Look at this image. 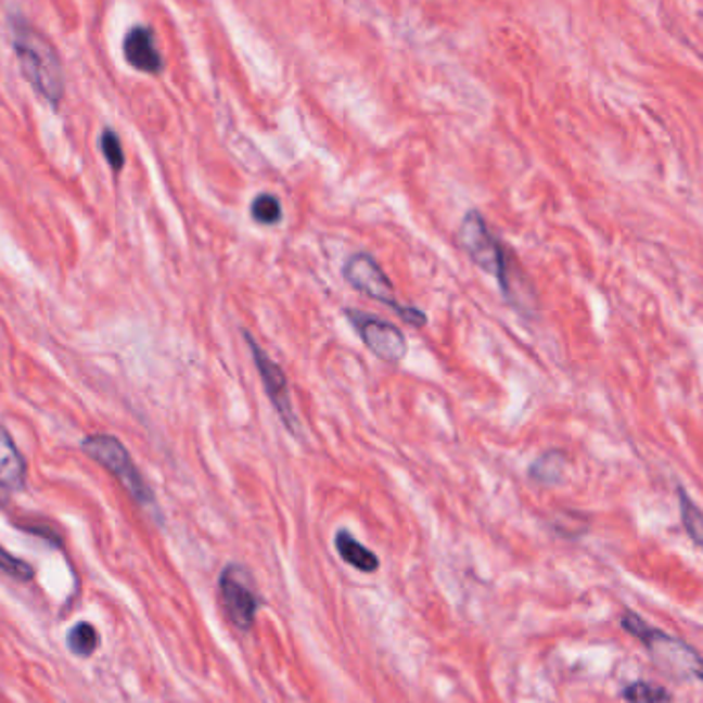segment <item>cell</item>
I'll return each mask as SVG.
<instances>
[{
  "label": "cell",
  "instance_id": "1",
  "mask_svg": "<svg viewBox=\"0 0 703 703\" xmlns=\"http://www.w3.org/2000/svg\"><path fill=\"white\" fill-rule=\"evenodd\" d=\"M11 34L23 75L41 98L59 107L64 98V73L56 48L21 17L11 20Z\"/></svg>",
  "mask_w": 703,
  "mask_h": 703
},
{
  "label": "cell",
  "instance_id": "2",
  "mask_svg": "<svg viewBox=\"0 0 703 703\" xmlns=\"http://www.w3.org/2000/svg\"><path fill=\"white\" fill-rule=\"evenodd\" d=\"M622 627L646 646V650L652 654V661L664 675L677 681L698 679L703 683V659L693 646L646 624L640 615L629 609L622 615Z\"/></svg>",
  "mask_w": 703,
  "mask_h": 703
},
{
  "label": "cell",
  "instance_id": "3",
  "mask_svg": "<svg viewBox=\"0 0 703 703\" xmlns=\"http://www.w3.org/2000/svg\"><path fill=\"white\" fill-rule=\"evenodd\" d=\"M342 276L354 291L387 305L391 311L395 312L397 317H401V321L411 328H424L429 323L426 312L420 311L418 307H406L397 301L389 276L379 266V261L371 254L360 252V254L350 255L342 268Z\"/></svg>",
  "mask_w": 703,
  "mask_h": 703
},
{
  "label": "cell",
  "instance_id": "4",
  "mask_svg": "<svg viewBox=\"0 0 703 703\" xmlns=\"http://www.w3.org/2000/svg\"><path fill=\"white\" fill-rule=\"evenodd\" d=\"M82 450L91 459H95L98 463L107 469L110 473H114L119 480V484L135 498V502H138L144 510L153 512L155 519L161 521V510L156 507L153 489L146 486L144 477L140 475L135 461L128 455V450L117 438L107 436V434H93V436L82 440Z\"/></svg>",
  "mask_w": 703,
  "mask_h": 703
},
{
  "label": "cell",
  "instance_id": "5",
  "mask_svg": "<svg viewBox=\"0 0 703 703\" xmlns=\"http://www.w3.org/2000/svg\"><path fill=\"white\" fill-rule=\"evenodd\" d=\"M218 601L227 619L241 631H250L259 611V597L252 574L239 564H229L218 576Z\"/></svg>",
  "mask_w": 703,
  "mask_h": 703
},
{
  "label": "cell",
  "instance_id": "6",
  "mask_svg": "<svg viewBox=\"0 0 703 703\" xmlns=\"http://www.w3.org/2000/svg\"><path fill=\"white\" fill-rule=\"evenodd\" d=\"M459 243L469 255V259L484 272L491 273L498 282L507 272L510 252L489 233L486 218L480 210H469L459 227Z\"/></svg>",
  "mask_w": 703,
  "mask_h": 703
},
{
  "label": "cell",
  "instance_id": "7",
  "mask_svg": "<svg viewBox=\"0 0 703 703\" xmlns=\"http://www.w3.org/2000/svg\"><path fill=\"white\" fill-rule=\"evenodd\" d=\"M352 328L358 332L362 344L383 362L399 365L408 354V340L395 323L385 321L376 315L358 311V309H344Z\"/></svg>",
  "mask_w": 703,
  "mask_h": 703
},
{
  "label": "cell",
  "instance_id": "8",
  "mask_svg": "<svg viewBox=\"0 0 703 703\" xmlns=\"http://www.w3.org/2000/svg\"><path fill=\"white\" fill-rule=\"evenodd\" d=\"M243 335H245V342H247V346L252 350L255 367H257L259 379L264 383V391H266V395H268L273 410L280 416L284 429L291 430V434L296 436L301 432V424H298V418L294 413L291 387H289L286 374L273 362L272 358L266 352L259 348V344L255 342L252 333L243 332Z\"/></svg>",
  "mask_w": 703,
  "mask_h": 703
},
{
  "label": "cell",
  "instance_id": "9",
  "mask_svg": "<svg viewBox=\"0 0 703 703\" xmlns=\"http://www.w3.org/2000/svg\"><path fill=\"white\" fill-rule=\"evenodd\" d=\"M124 56L140 73L156 75L163 68V59L156 52L155 39L149 27H132L124 38Z\"/></svg>",
  "mask_w": 703,
  "mask_h": 703
},
{
  "label": "cell",
  "instance_id": "10",
  "mask_svg": "<svg viewBox=\"0 0 703 703\" xmlns=\"http://www.w3.org/2000/svg\"><path fill=\"white\" fill-rule=\"evenodd\" d=\"M27 480V465L9 432L0 429V488L21 489Z\"/></svg>",
  "mask_w": 703,
  "mask_h": 703
},
{
  "label": "cell",
  "instance_id": "11",
  "mask_svg": "<svg viewBox=\"0 0 703 703\" xmlns=\"http://www.w3.org/2000/svg\"><path fill=\"white\" fill-rule=\"evenodd\" d=\"M333 544H335V549H337L340 558H342L348 566L356 567V570L362 572V574H372V572H376L379 566H381L376 553L371 551L369 547L362 546V544L352 535L348 528H340V531L335 533Z\"/></svg>",
  "mask_w": 703,
  "mask_h": 703
},
{
  "label": "cell",
  "instance_id": "12",
  "mask_svg": "<svg viewBox=\"0 0 703 703\" xmlns=\"http://www.w3.org/2000/svg\"><path fill=\"white\" fill-rule=\"evenodd\" d=\"M566 455L562 450H547L528 468V477L541 486H555L564 480Z\"/></svg>",
  "mask_w": 703,
  "mask_h": 703
},
{
  "label": "cell",
  "instance_id": "13",
  "mask_svg": "<svg viewBox=\"0 0 703 703\" xmlns=\"http://www.w3.org/2000/svg\"><path fill=\"white\" fill-rule=\"evenodd\" d=\"M679 507H681V521L691 541L703 549V512L683 488H679Z\"/></svg>",
  "mask_w": 703,
  "mask_h": 703
},
{
  "label": "cell",
  "instance_id": "14",
  "mask_svg": "<svg viewBox=\"0 0 703 703\" xmlns=\"http://www.w3.org/2000/svg\"><path fill=\"white\" fill-rule=\"evenodd\" d=\"M624 700L627 703H670L673 695L661 685L636 681L625 687Z\"/></svg>",
  "mask_w": 703,
  "mask_h": 703
},
{
  "label": "cell",
  "instance_id": "15",
  "mask_svg": "<svg viewBox=\"0 0 703 703\" xmlns=\"http://www.w3.org/2000/svg\"><path fill=\"white\" fill-rule=\"evenodd\" d=\"M250 215L257 225H264V227L278 225L282 220V204L273 194H257L252 202Z\"/></svg>",
  "mask_w": 703,
  "mask_h": 703
},
{
  "label": "cell",
  "instance_id": "16",
  "mask_svg": "<svg viewBox=\"0 0 703 703\" xmlns=\"http://www.w3.org/2000/svg\"><path fill=\"white\" fill-rule=\"evenodd\" d=\"M68 646L78 656H91L99 646L98 629L91 624H78L68 634Z\"/></svg>",
  "mask_w": 703,
  "mask_h": 703
},
{
  "label": "cell",
  "instance_id": "17",
  "mask_svg": "<svg viewBox=\"0 0 703 703\" xmlns=\"http://www.w3.org/2000/svg\"><path fill=\"white\" fill-rule=\"evenodd\" d=\"M0 570H2L4 574H9V576L17 578V580H23V583H27V580L34 578V567L29 566L27 562L20 560V558L11 555V553L4 551L2 547H0Z\"/></svg>",
  "mask_w": 703,
  "mask_h": 703
},
{
  "label": "cell",
  "instance_id": "18",
  "mask_svg": "<svg viewBox=\"0 0 703 703\" xmlns=\"http://www.w3.org/2000/svg\"><path fill=\"white\" fill-rule=\"evenodd\" d=\"M101 151H103V155H105L110 167L114 171H119L124 167V151H122L119 138H117L114 130H105L103 132V137H101Z\"/></svg>",
  "mask_w": 703,
  "mask_h": 703
}]
</instances>
